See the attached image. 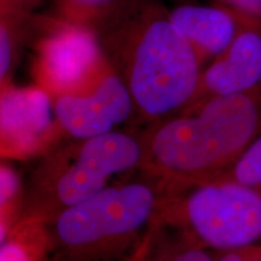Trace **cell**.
I'll return each instance as SVG.
<instances>
[{
  "instance_id": "20",
  "label": "cell",
  "mask_w": 261,
  "mask_h": 261,
  "mask_svg": "<svg viewBox=\"0 0 261 261\" xmlns=\"http://www.w3.org/2000/svg\"><path fill=\"white\" fill-rule=\"evenodd\" d=\"M149 241H150V236H146L144 240L142 241V243L139 244L138 249H137V253L133 255V257L129 261H143V256H144L146 248L149 246Z\"/></svg>"
},
{
  "instance_id": "5",
  "label": "cell",
  "mask_w": 261,
  "mask_h": 261,
  "mask_svg": "<svg viewBox=\"0 0 261 261\" xmlns=\"http://www.w3.org/2000/svg\"><path fill=\"white\" fill-rule=\"evenodd\" d=\"M156 224L181 228L194 244L220 252L261 243V191L217 179L163 192Z\"/></svg>"
},
{
  "instance_id": "1",
  "label": "cell",
  "mask_w": 261,
  "mask_h": 261,
  "mask_svg": "<svg viewBox=\"0 0 261 261\" xmlns=\"http://www.w3.org/2000/svg\"><path fill=\"white\" fill-rule=\"evenodd\" d=\"M92 29L140 117L159 122L194 104L203 64L162 0H122Z\"/></svg>"
},
{
  "instance_id": "2",
  "label": "cell",
  "mask_w": 261,
  "mask_h": 261,
  "mask_svg": "<svg viewBox=\"0 0 261 261\" xmlns=\"http://www.w3.org/2000/svg\"><path fill=\"white\" fill-rule=\"evenodd\" d=\"M261 132V87L198 100L155 122L142 169L163 192L223 178Z\"/></svg>"
},
{
  "instance_id": "3",
  "label": "cell",
  "mask_w": 261,
  "mask_h": 261,
  "mask_svg": "<svg viewBox=\"0 0 261 261\" xmlns=\"http://www.w3.org/2000/svg\"><path fill=\"white\" fill-rule=\"evenodd\" d=\"M161 200L158 181L109 185L48 219L52 250L69 261H102L154 226Z\"/></svg>"
},
{
  "instance_id": "15",
  "label": "cell",
  "mask_w": 261,
  "mask_h": 261,
  "mask_svg": "<svg viewBox=\"0 0 261 261\" xmlns=\"http://www.w3.org/2000/svg\"><path fill=\"white\" fill-rule=\"evenodd\" d=\"M220 179H228L261 191V132Z\"/></svg>"
},
{
  "instance_id": "9",
  "label": "cell",
  "mask_w": 261,
  "mask_h": 261,
  "mask_svg": "<svg viewBox=\"0 0 261 261\" xmlns=\"http://www.w3.org/2000/svg\"><path fill=\"white\" fill-rule=\"evenodd\" d=\"M169 15L203 65L226 50L244 22L249 19L220 3L212 5L181 3L169 9Z\"/></svg>"
},
{
  "instance_id": "10",
  "label": "cell",
  "mask_w": 261,
  "mask_h": 261,
  "mask_svg": "<svg viewBox=\"0 0 261 261\" xmlns=\"http://www.w3.org/2000/svg\"><path fill=\"white\" fill-rule=\"evenodd\" d=\"M52 99L62 132L73 139L107 135L126 122L125 117L94 89L86 93L65 94Z\"/></svg>"
},
{
  "instance_id": "7",
  "label": "cell",
  "mask_w": 261,
  "mask_h": 261,
  "mask_svg": "<svg viewBox=\"0 0 261 261\" xmlns=\"http://www.w3.org/2000/svg\"><path fill=\"white\" fill-rule=\"evenodd\" d=\"M0 154L8 160L45 156L64 136L54 99L39 85L0 86Z\"/></svg>"
},
{
  "instance_id": "4",
  "label": "cell",
  "mask_w": 261,
  "mask_h": 261,
  "mask_svg": "<svg viewBox=\"0 0 261 261\" xmlns=\"http://www.w3.org/2000/svg\"><path fill=\"white\" fill-rule=\"evenodd\" d=\"M44 158L33 175L24 212H38L50 219L104 190L116 175L142 167L144 143L115 129L93 138L74 139Z\"/></svg>"
},
{
  "instance_id": "6",
  "label": "cell",
  "mask_w": 261,
  "mask_h": 261,
  "mask_svg": "<svg viewBox=\"0 0 261 261\" xmlns=\"http://www.w3.org/2000/svg\"><path fill=\"white\" fill-rule=\"evenodd\" d=\"M32 73L52 98L86 93L109 63L91 27L48 17L39 21Z\"/></svg>"
},
{
  "instance_id": "8",
  "label": "cell",
  "mask_w": 261,
  "mask_h": 261,
  "mask_svg": "<svg viewBox=\"0 0 261 261\" xmlns=\"http://www.w3.org/2000/svg\"><path fill=\"white\" fill-rule=\"evenodd\" d=\"M261 87V22L247 19L226 50L202 70L196 100ZM191 107V106H190Z\"/></svg>"
},
{
  "instance_id": "13",
  "label": "cell",
  "mask_w": 261,
  "mask_h": 261,
  "mask_svg": "<svg viewBox=\"0 0 261 261\" xmlns=\"http://www.w3.org/2000/svg\"><path fill=\"white\" fill-rule=\"evenodd\" d=\"M0 86H3L12 83V73L29 14L0 16Z\"/></svg>"
},
{
  "instance_id": "12",
  "label": "cell",
  "mask_w": 261,
  "mask_h": 261,
  "mask_svg": "<svg viewBox=\"0 0 261 261\" xmlns=\"http://www.w3.org/2000/svg\"><path fill=\"white\" fill-rule=\"evenodd\" d=\"M24 189L19 174L8 163L0 167V242L24 213Z\"/></svg>"
},
{
  "instance_id": "18",
  "label": "cell",
  "mask_w": 261,
  "mask_h": 261,
  "mask_svg": "<svg viewBox=\"0 0 261 261\" xmlns=\"http://www.w3.org/2000/svg\"><path fill=\"white\" fill-rule=\"evenodd\" d=\"M173 261H214L211 254L205 250L204 247L197 244H190V247L182 250L174 257Z\"/></svg>"
},
{
  "instance_id": "19",
  "label": "cell",
  "mask_w": 261,
  "mask_h": 261,
  "mask_svg": "<svg viewBox=\"0 0 261 261\" xmlns=\"http://www.w3.org/2000/svg\"><path fill=\"white\" fill-rule=\"evenodd\" d=\"M224 254L220 256V259L218 261H246L244 260V254L243 249L240 248V249L234 250H228V252H223Z\"/></svg>"
},
{
  "instance_id": "11",
  "label": "cell",
  "mask_w": 261,
  "mask_h": 261,
  "mask_svg": "<svg viewBox=\"0 0 261 261\" xmlns=\"http://www.w3.org/2000/svg\"><path fill=\"white\" fill-rule=\"evenodd\" d=\"M0 243V261H47L52 252L48 218L38 212H24Z\"/></svg>"
},
{
  "instance_id": "16",
  "label": "cell",
  "mask_w": 261,
  "mask_h": 261,
  "mask_svg": "<svg viewBox=\"0 0 261 261\" xmlns=\"http://www.w3.org/2000/svg\"><path fill=\"white\" fill-rule=\"evenodd\" d=\"M244 17L261 22V0H215Z\"/></svg>"
},
{
  "instance_id": "14",
  "label": "cell",
  "mask_w": 261,
  "mask_h": 261,
  "mask_svg": "<svg viewBox=\"0 0 261 261\" xmlns=\"http://www.w3.org/2000/svg\"><path fill=\"white\" fill-rule=\"evenodd\" d=\"M122 0H54L52 17L92 28Z\"/></svg>"
},
{
  "instance_id": "17",
  "label": "cell",
  "mask_w": 261,
  "mask_h": 261,
  "mask_svg": "<svg viewBox=\"0 0 261 261\" xmlns=\"http://www.w3.org/2000/svg\"><path fill=\"white\" fill-rule=\"evenodd\" d=\"M38 0H0V16L28 15Z\"/></svg>"
}]
</instances>
